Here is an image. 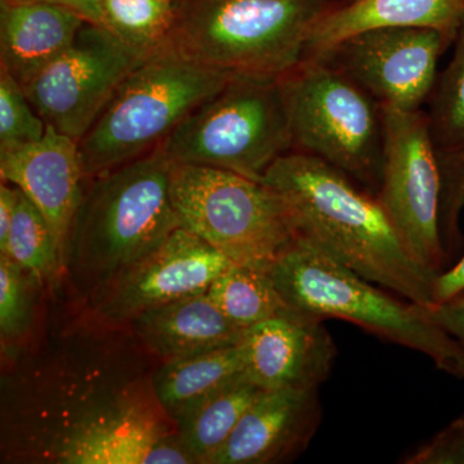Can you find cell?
<instances>
[{"instance_id":"obj_30","label":"cell","mask_w":464,"mask_h":464,"mask_svg":"<svg viewBox=\"0 0 464 464\" xmlns=\"http://www.w3.org/2000/svg\"><path fill=\"white\" fill-rule=\"evenodd\" d=\"M426 308L433 322L464 346V289L447 301Z\"/></svg>"},{"instance_id":"obj_21","label":"cell","mask_w":464,"mask_h":464,"mask_svg":"<svg viewBox=\"0 0 464 464\" xmlns=\"http://www.w3.org/2000/svg\"><path fill=\"white\" fill-rule=\"evenodd\" d=\"M244 374L239 343L160 362L152 386L159 404L174 422L198 400Z\"/></svg>"},{"instance_id":"obj_36","label":"cell","mask_w":464,"mask_h":464,"mask_svg":"<svg viewBox=\"0 0 464 464\" xmlns=\"http://www.w3.org/2000/svg\"><path fill=\"white\" fill-rule=\"evenodd\" d=\"M463 2H464V0H463Z\"/></svg>"},{"instance_id":"obj_32","label":"cell","mask_w":464,"mask_h":464,"mask_svg":"<svg viewBox=\"0 0 464 464\" xmlns=\"http://www.w3.org/2000/svg\"><path fill=\"white\" fill-rule=\"evenodd\" d=\"M18 197H20V190L16 186L2 181V185H0V249L5 246V241H7Z\"/></svg>"},{"instance_id":"obj_7","label":"cell","mask_w":464,"mask_h":464,"mask_svg":"<svg viewBox=\"0 0 464 464\" xmlns=\"http://www.w3.org/2000/svg\"><path fill=\"white\" fill-rule=\"evenodd\" d=\"M174 163L231 170L255 181L293 150L282 76L232 74L161 145Z\"/></svg>"},{"instance_id":"obj_1","label":"cell","mask_w":464,"mask_h":464,"mask_svg":"<svg viewBox=\"0 0 464 464\" xmlns=\"http://www.w3.org/2000/svg\"><path fill=\"white\" fill-rule=\"evenodd\" d=\"M2 463L194 464L155 396L160 360L87 311L3 356Z\"/></svg>"},{"instance_id":"obj_23","label":"cell","mask_w":464,"mask_h":464,"mask_svg":"<svg viewBox=\"0 0 464 464\" xmlns=\"http://www.w3.org/2000/svg\"><path fill=\"white\" fill-rule=\"evenodd\" d=\"M0 255L33 274L45 289H57L65 280L50 226L41 210L21 190L11 230Z\"/></svg>"},{"instance_id":"obj_11","label":"cell","mask_w":464,"mask_h":464,"mask_svg":"<svg viewBox=\"0 0 464 464\" xmlns=\"http://www.w3.org/2000/svg\"><path fill=\"white\" fill-rule=\"evenodd\" d=\"M145 57L87 21L72 45L24 90L47 125L79 142Z\"/></svg>"},{"instance_id":"obj_12","label":"cell","mask_w":464,"mask_h":464,"mask_svg":"<svg viewBox=\"0 0 464 464\" xmlns=\"http://www.w3.org/2000/svg\"><path fill=\"white\" fill-rule=\"evenodd\" d=\"M453 36L426 27H387L348 36L313 58L340 70L382 106L420 111ZM308 60V58H306Z\"/></svg>"},{"instance_id":"obj_33","label":"cell","mask_w":464,"mask_h":464,"mask_svg":"<svg viewBox=\"0 0 464 464\" xmlns=\"http://www.w3.org/2000/svg\"><path fill=\"white\" fill-rule=\"evenodd\" d=\"M7 2H41L72 9L90 23L102 25L100 0H7Z\"/></svg>"},{"instance_id":"obj_10","label":"cell","mask_w":464,"mask_h":464,"mask_svg":"<svg viewBox=\"0 0 464 464\" xmlns=\"http://www.w3.org/2000/svg\"><path fill=\"white\" fill-rule=\"evenodd\" d=\"M383 173L377 198L413 257L439 275L449 259L440 234L441 177L426 112L383 108Z\"/></svg>"},{"instance_id":"obj_26","label":"cell","mask_w":464,"mask_h":464,"mask_svg":"<svg viewBox=\"0 0 464 464\" xmlns=\"http://www.w3.org/2000/svg\"><path fill=\"white\" fill-rule=\"evenodd\" d=\"M453 44V57L439 72L426 112L438 150L456 149L464 143V17Z\"/></svg>"},{"instance_id":"obj_28","label":"cell","mask_w":464,"mask_h":464,"mask_svg":"<svg viewBox=\"0 0 464 464\" xmlns=\"http://www.w3.org/2000/svg\"><path fill=\"white\" fill-rule=\"evenodd\" d=\"M438 160L441 177L440 234L450 261L464 243L459 225L464 208V143L456 149L438 150Z\"/></svg>"},{"instance_id":"obj_20","label":"cell","mask_w":464,"mask_h":464,"mask_svg":"<svg viewBox=\"0 0 464 464\" xmlns=\"http://www.w3.org/2000/svg\"><path fill=\"white\" fill-rule=\"evenodd\" d=\"M246 374L188 406L176 420L179 445L194 464H209L264 392Z\"/></svg>"},{"instance_id":"obj_29","label":"cell","mask_w":464,"mask_h":464,"mask_svg":"<svg viewBox=\"0 0 464 464\" xmlns=\"http://www.w3.org/2000/svg\"><path fill=\"white\" fill-rule=\"evenodd\" d=\"M408 464H464V415L405 458Z\"/></svg>"},{"instance_id":"obj_8","label":"cell","mask_w":464,"mask_h":464,"mask_svg":"<svg viewBox=\"0 0 464 464\" xmlns=\"http://www.w3.org/2000/svg\"><path fill=\"white\" fill-rule=\"evenodd\" d=\"M170 197L179 226L232 264L268 274L297 240L282 197L231 170L174 163Z\"/></svg>"},{"instance_id":"obj_35","label":"cell","mask_w":464,"mask_h":464,"mask_svg":"<svg viewBox=\"0 0 464 464\" xmlns=\"http://www.w3.org/2000/svg\"><path fill=\"white\" fill-rule=\"evenodd\" d=\"M170 2H176V0H170Z\"/></svg>"},{"instance_id":"obj_17","label":"cell","mask_w":464,"mask_h":464,"mask_svg":"<svg viewBox=\"0 0 464 464\" xmlns=\"http://www.w3.org/2000/svg\"><path fill=\"white\" fill-rule=\"evenodd\" d=\"M85 23L60 5L0 0V69L25 88L72 45Z\"/></svg>"},{"instance_id":"obj_34","label":"cell","mask_w":464,"mask_h":464,"mask_svg":"<svg viewBox=\"0 0 464 464\" xmlns=\"http://www.w3.org/2000/svg\"><path fill=\"white\" fill-rule=\"evenodd\" d=\"M341 3H350L353 2V0H340Z\"/></svg>"},{"instance_id":"obj_18","label":"cell","mask_w":464,"mask_h":464,"mask_svg":"<svg viewBox=\"0 0 464 464\" xmlns=\"http://www.w3.org/2000/svg\"><path fill=\"white\" fill-rule=\"evenodd\" d=\"M127 325L161 362L239 344L246 333L207 293L152 308Z\"/></svg>"},{"instance_id":"obj_27","label":"cell","mask_w":464,"mask_h":464,"mask_svg":"<svg viewBox=\"0 0 464 464\" xmlns=\"http://www.w3.org/2000/svg\"><path fill=\"white\" fill-rule=\"evenodd\" d=\"M47 128L23 85L0 69V154L41 141Z\"/></svg>"},{"instance_id":"obj_5","label":"cell","mask_w":464,"mask_h":464,"mask_svg":"<svg viewBox=\"0 0 464 464\" xmlns=\"http://www.w3.org/2000/svg\"><path fill=\"white\" fill-rule=\"evenodd\" d=\"M340 0H176L166 43L199 65L283 76L304 61L317 21Z\"/></svg>"},{"instance_id":"obj_31","label":"cell","mask_w":464,"mask_h":464,"mask_svg":"<svg viewBox=\"0 0 464 464\" xmlns=\"http://www.w3.org/2000/svg\"><path fill=\"white\" fill-rule=\"evenodd\" d=\"M462 289H464V255L456 265L436 276L433 283L432 304L447 301Z\"/></svg>"},{"instance_id":"obj_24","label":"cell","mask_w":464,"mask_h":464,"mask_svg":"<svg viewBox=\"0 0 464 464\" xmlns=\"http://www.w3.org/2000/svg\"><path fill=\"white\" fill-rule=\"evenodd\" d=\"M100 7L102 26L145 56L166 45L176 18L170 0H100Z\"/></svg>"},{"instance_id":"obj_13","label":"cell","mask_w":464,"mask_h":464,"mask_svg":"<svg viewBox=\"0 0 464 464\" xmlns=\"http://www.w3.org/2000/svg\"><path fill=\"white\" fill-rule=\"evenodd\" d=\"M231 265L194 232L179 227L82 307L101 323L127 325L152 308L206 293Z\"/></svg>"},{"instance_id":"obj_2","label":"cell","mask_w":464,"mask_h":464,"mask_svg":"<svg viewBox=\"0 0 464 464\" xmlns=\"http://www.w3.org/2000/svg\"><path fill=\"white\" fill-rule=\"evenodd\" d=\"M297 237L400 297L432 306L438 275L411 255L377 195L313 155L290 151L266 173Z\"/></svg>"},{"instance_id":"obj_6","label":"cell","mask_w":464,"mask_h":464,"mask_svg":"<svg viewBox=\"0 0 464 464\" xmlns=\"http://www.w3.org/2000/svg\"><path fill=\"white\" fill-rule=\"evenodd\" d=\"M231 76L199 65L167 45L148 54L78 142L85 179L160 148Z\"/></svg>"},{"instance_id":"obj_16","label":"cell","mask_w":464,"mask_h":464,"mask_svg":"<svg viewBox=\"0 0 464 464\" xmlns=\"http://www.w3.org/2000/svg\"><path fill=\"white\" fill-rule=\"evenodd\" d=\"M319 389L265 390L209 464L286 462L306 450L322 422Z\"/></svg>"},{"instance_id":"obj_22","label":"cell","mask_w":464,"mask_h":464,"mask_svg":"<svg viewBox=\"0 0 464 464\" xmlns=\"http://www.w3.org/2000/svg\"><path fill=\"white\" fill-rule=\"evenodd\" d=\"M207 295L240 328H249L292 310L270 275L232 264L212 283Z\"/></svg>"},{"instance_id":"obj_4","label":"cell","mask_w":464,"mask_h":464,"mask_svg":"<svg viewBox=\"0 0 464 464\" xmlns=\"http://www.w3.org/2000/svg\"><path fill=\"white\" fill-rule=\"evenodd\" d=\"M268 275L292 310L355 324L423 353L440 371L464 378L463 344L433 322L426 306L383 292L306 240L297 237Z\"/></svg>"},{"instance_id":"obj_25","label":"cell","mask_w":464,"mask_h":464,"mask_svg":"<svg viewBox=\"0 0 464 464\" xmlns=\"http://www.w3.org/2000/svg\"><path fill=\"white\" fill-rule=\"evenodd\" d=\"M42 283L0 255V341L2 356L23 347L36 331Z\"/></svg>"},{"instance_id":"obj_15","label":"cell","mask_w":464,"mask_h":464,"mask_svg":"<svg viewBox=\"0 0 464 464\" xmlns=\"http://www.w3.org/2000/svg\"><path fill=\"white\" fill-rule=\"evenodd\" d=\"M0 177L41 210L65 273L70 231L87 182L78 142L48 125L41 141L0 154Z\"/></svg>"},{"instance_id":"obj_9","label":"cell","mask_w":464,"mask_h":464,"mask_svg":"<svg viewBox=\"0 0 464 464\" xmlns=\"http://www.w3.org/2000/svg\"><path fill=\"white\" fill-rule=\"evenodd\" d=\"M292 151L313 155L377 195L384 163L383 108L340 70L319 58L282 76Z\"/></svg>"},{"instance_id":"obj_14","label":"cell","mask_w":464,"mask_h":464,"mask_svg":"<svg viewBox=\"0 0 464 464\" xmlns=\"http://www.w3.org/2000/svg\"><path fill=\"white\" fill-rule=\"evenodd\" d=\"M323 322L290 310L246 328L240 342L246 377L262 390L319 389L337 356Z\"/></svg>"},{"instance_id":"obj_19","label":"cell","mask_w":464,"mask_h":464,"mask_svg":"<svg viewBox=\"0 0 464 464\" xmlns=\"http://www.w3.org/2000/svg\"><path fill=\"white\" fill-rule=\"evenodd\" d=\"M464 17L463 0H353L324 14L308 36L304 60L348 36L387 27H426L456 38Z\"/></svg>"},{"instance_id":"obj_3","label":"cell","mask_w":464,"mask_h":464,"mask_svg":"<svg viewBox=\"0 0 464 464\" xmlns=\"http://www.w3.org/2000/svg\"><path fill=\"white\" fill-rule=\"evenodd\" d=\"M173 164L160 146L85 182L65 270L81 306L181 227L170 197Z\"/></svg>"}]
</instances>
